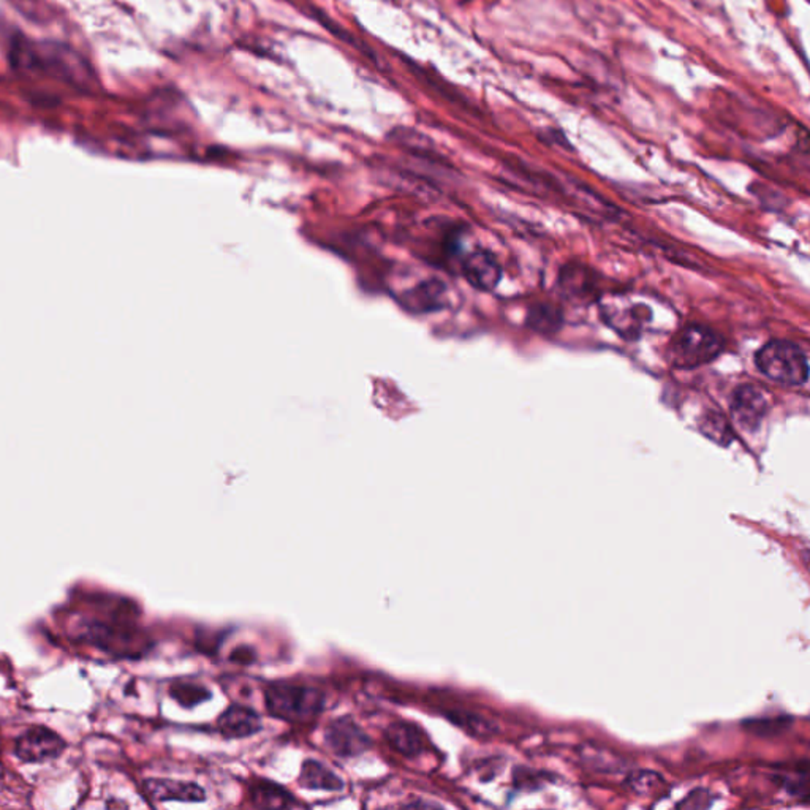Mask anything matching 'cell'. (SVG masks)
Returning <instances> with one entry per match:
<instances>
[{"label":"cell","mask_w":810,"mask_h":810,"mask_svg":"<svg viewBox=\"0 0 810 810\" xmlns=\"http://www.w3.org/2000/svg\"><path fill=\"white\" fill-rule=\"evenodd\" d=\"M12 65L22 72H34L65 82L73 88H94V73L88 62L75 49L55 41H30L21 38L12 48Z\"/></svg>","instance_id":"1"},{"label":"cell","mask_w":810,"mask_h":810,"mask_svg":"<svg viewBox=\"0 0 810 810\" xmlns=\"http://www.w3.org/2000/svg\"><path fill=\"white\" fill-rule=\"evenodd\" d=\"M720 334L703 325H688L674 336L668 345L669 366L676 369H694L714 362L722 354Z\"/></svg>","instance_id":"2"},{"label":"cell","mask_w":810,"mask_h":810,"mask_svg":"<svg viewBox=\"0 0 810 810\" xmlns=\"http://www.w3.org/2000/svg\"><path fill=\"white\" fill-rule=\"evenodd\" d=\"M269 714L286 722H306L325 708V695L319 688L298 684H273L266 690Z\"/></svg>","instance_id":"3"},{"label":"cell","mask_w":810,"mask_h":810,"mask_svg":"<svg viewBox=\"0 0 810 810\" xmlns=\"http://www.w3.org/2000/svg\"><path fill=\"white\" fill-rule=\"evenodd\" d=\"M755 362L763 375L782 385L797 387L809 377L807 356L793 342H768L756 352Z\"/></svg>","instance_id":"4"},{"label":"cell","mask_w":810,"mask_h":810,"mask_svg":"<svg viewBox=\"0 0 810 810\" xmlns=\"http://www.w3.org/2000/svg\"><path fill=\"white\" fill-rule=\"evenodd\" d=\"M65 749V742L61 736L45 729L34 727L21 735L14 744V754L22 762L43 763L55 760Z\"/></svg>","instance_id":"5"},{"label":"cell","mask_w":810,"mask_h":810,"mask_svg":"<svg viewBox=\"0 0 810 810\" xmlns=\"http://www.w3.org/2000/svg\"><path fill=\"white\" fill-rule=\"evenodd\" d=\"M768 410L770 401L763 389L754 385H742L736 389L731 399V415L742 431L754 432L758 430Z\"/></svg>","instance_id":"6"},{"label":"cell","mask_w":810,"mask_h":810,"mask_svg":"<svg viewBox=\"0 0 810 810\" xmlns=\"http://www.w3.org/2000/svg\"><path fill=\"white\" fill-rule=\"evenodd\" d=\"M325 739L328 747L339 756L360 755L371 747L369 736L348 717L334 720L327 729Z\"/></svg>","instance_id":"7"},{"label":"cell","mask_w":810,"mask_h":810,"mask_svg":"<svg viewBox=\"0 0 810 810\" xmlns=\"http://www.w3.org/2000/svg\"><path fill=\"white\" fill-rule=\"evenodd\" d=\"M463 271L470 286L483 292L494 290L502 279V268L498 260L486 251H478L469 255L464 261Z\"/></svg>","instance_id":"8"},{"label":"cell","mask_w":810,"mask_h":810,"mask_svg":"<svg viewBox=\"0 0 810 810\" xmlns=\"http://www.w3.org/2000/svg\"><path fill=\"white\" fill-rule=\"evenodd\" d=\"M218 729L225 738H247L255 735L261 729V720L259 714L252 709L233 704L225 711L218 719Z\"/></svg>","instance_id":"9"},{"label":"cell","mask_w":810,"mask_h":810,"mask_svg":"<svg viewBox=\"0 0 810 810\" xmlns=\"http://www.w3.org/2000/svg\"><path fill=\"white\" fill-rule=\"evenodd\" d=\"M148 795L158 801H203L205 790L195 783L154 779L144 783Z\"/></svg>","instance_id":"10"},{"label":"cell","mask_w":810,"mask_h":810,"mask_svg":"<svg viewBox=\"0 0 810 810\" xmlns=\"http://www.w3.org/2000/svg\"><path fill=\"white\" fill-rule=\"evenodd\" d=\"M387 739L393 749L405 756H416L424 750V736L415 723L396 722L387 729Z\"/></svg>","instance_id":"11"},{"label":"cell","mask_w":810,"mask_h":810,"mask_svg":"<svg viewBox=\"0 0 810 810\" xmlns=\"http://www.w3.org/2000/svg\"><path fill=\"white\" fill-rule=\"evenodd\" d=\"M300 782L312 790L339 791L344 789V780L323 763L306 760L301 770Z\"/></svg>","instance_id":"12"},{"label":"cell","mask_w":810,"mask_h":810,"mask_svg":"<svg viewBox=\"0 0 810 810\" xmlns=\"http://www.w3.org/2000/svg\"><path fill=\"white\" fill-rule=\"evenodd\" d=\"M253 801L261 807H288L294 806V799L277 783L265 782L253 789Z\"/></svg>","instance_id":"13"},{"label":"cell","mask_w":810,"mask_h":810,"mask_svg":"<svg viewBox=\"0 0 810 810\" xmlns=\"http://www.w3.org/2000/svg\"><path fill=\"white\" fill-rule=\"evenodd\" d=\"M793 719L790 717H770V719H750L744 720V727L749 729L750 733L763 738H771V736L780 735L785 733L790 727Z\"/></svg>","instance_id":"14"},{"label":"cell","mask_w":810,"mask_h":810,"mask_svg":"<svg viewBox=\"0 0 810 810\" xmlns=\"http://www.w3.org/2000/svg\"><path fill=\"white\" fill-rule=\"evenodd\" d=\"M527 323H529V327L533 328L538 333H554L560 327L562 319H560V315H558L556 309L540 306L532 309Z\"/></svg>","instance_id":"15"},{"label":"cell","mask_w":810,"mask_h":810,"mask_svg":"<svg viewBox=\"0 0 810 810\" xmlns=\"http://www.w3.org/2000/svg\"><path fill=\"white\" fill-rule=\"evenodd\" d=\"M702 432L708 439L723 447H727L733 440V432L729 430V422H725L723 416L715 415V414H709L703 420Z\"/></svg>","instance_id":"16"},{"label":"cell","mask_w":810,"mask_h":810,"mask_svg":"<svg viewBox=\"0 0 810 810\" xmlns=\"http://www.w3.org/2000/svg\"><path fill=\"white\" fill-rule=\"evenodd\" d=\"M627 787L638 795H651L665 785L663 779L652 771H636L627 777Z\"/></svg>","instance_id":"17"},{"label":"cell","mask_w":810,"mask_h":810,"mask_svg":"<svg viewBox=\"0 0 810 810\" xmlns=\"http://www.w3.org/2000/svg\"><path fill=\"white\" fill-rule=\"evenodd\" d=\"M171 695L179 704L185 708H193L195 704L206 702L209 698V692L201 686L195 684H176L171 688Z\"/></svg>","instance_id":"18"},{"label":"cell","mask_w":810,"mask_h":810,"mask_svg":"<svg viewBox=\"0 0 810 810\" xmlns=\"http://www.w3.org/2000/svg\"><path fill=\"white\" fill-rule=\"evenodd\" d=\"M449 719L457 723L459 727H463L464 729L475 733V735H488L492 731V727L488 720H484L483 717H478L475 714H453L449 715Z\"/></svg>","instance_id":"19"},{"label":"cell","mask_w":810,"mask_h":810,"mask_svg":"<svg viewBox=\"0 0 810 810\" xmlns=\"http://www.w3.org/2000/svg\"><path fill=\"white\" fill-rule=\"evenodd\" d=\"M711 803H712L711 793L708 790H704V789H698V790L692 791L681 804H678V807H684V809H708Z\"/></svg>","instance_id":"20"}]
</instances>
